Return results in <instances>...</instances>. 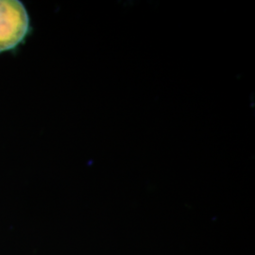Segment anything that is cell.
<instances>
[{"instance_id":"cell-1","label":"cell","mask_w":255,"mask_h":255,"mask_svg":"<svg viewBox=\"0 0 255 255\" xmlns=\"http://www.w3.org/2000/svg\"><path fill=\"white\" fill-rule=\"evenodd\" d=\"M28 27L27 9L20 1L0 0V52L17 46Z\"/></svg>"}]
</instances>
